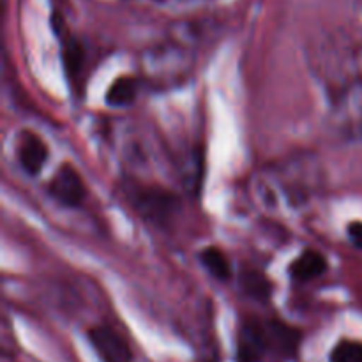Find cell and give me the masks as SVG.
Returning a JSON list of instances; mask_svg holds the SVG:
<instances>
[{"mask_svg":"<svg viewBox=\"0 0 362 362\" xmlns=\"http://www.w3.org/2000/svg\"><path fill=\"white\" fill-rule=\"evenodd\" d=\"M269 356L271 354H269L267 324L258 320L243 322L237 336V361L262 362Z\"/></svg>","mask_w":362,"mask_h":362,"instance_id":"cell-1","label":"cell"},{"mask_svg":"<svg viewBox=\"0 0 362 362\" xmlns=\"http://www.w3.org/2000/svg\"><path fill=\"white\" fill-rule=\"evenodd\" d=\"M87 338L103 362H133L129 345L113 329L105 325L92 327L87 331Z\"/></svg>","mask_w":362,"mask_h":362,"instance_id":"cell-2","label":"cell"},{"mask_svg":"<svg viewBox=\"0 0 362 362\" xmlns=\"http://www.w3.org/2000/svg\"><path fill=\"white\" fill-rule=\"evenodd\" d=\"M49 194L64 207H80L85 200V186L80 173L71 165H62L48 186Z\"/></svg>","mask_w":362,"mask_h":362,"instance_id":"cell-3","label":"cell"},{"mask_svg":"<svg viewBox=\"0 0 362 362\" xmlns=\"http://www.w3.org/2000/svg\"><path fill=\"white\" fill-rule=\"evenodd\" d=\"M269 336V354L279 362L296 359L300 346V331L290 327L285 322H265Z\"/></svg>","mask_w":362,"mask_h":362,"instance_id":"cell-4","label":"cell"},{"mask_svg":"<svg viewBox=\"0 0 362 362\" xmlns=\"http://www.w3.org/2000/svg\"><path fill=\"white\" fill-rule=\"evenodd\" d=\"M18 161L23 166L25 172L28 175H37L45 163L48 161V147L45 141L37 136V134L30 133V131H23L18 136Z\"/></svg>","mask_w":362,"mask_h":362,"instance_id":"cell-5","label":"cell"},{"mask_svg":"<svg viewBox=\"0 0 362 362\" xmlns=\"http://www.w3.org/2000/svg\"><path fill=\"white\" fill-rule=\"evenodd\" d=\"M136 204L145 216L152 219H163L170 216L175 207V198L159 189H141L136 197Z\"/></svg>","mask_w":362,"mask_h":362,"instance_id":"cell-6","label":"cell"},{"mask_svg":"<svg viewBox=\"0 0 362 362\" xmlns=\"http://www.w3.org/2000/svg\"><path fill=\"white\" fill-rule=\"evenodd\" d=\"M327 271V260L322 253L315 250H306L297 260L292 262L288 272L296 281H311L320 278Z\"/></svg>","mask_w":362,"mask_h":362,"instance_id":"cell-7","label":"cell"},{"mask_svg":"<svg viewBox=\"0 0 362 362\" xmlns=\"http://www.w3.org/2000/svg\"><path fill=\"white\" fill-rule=\"evenodd\" d=\"M138 95V81L134 78L124 76L119 78L112 83V87L106 92V103L115 108H124V106L133 105Z\"/></svg>","mask_w":362,"mask_h":362,"instance_id":"cell-8","label":"cell"},{"mask_svg":"<svg viewBox=\"0 0 362 362\" xmlns=\"http://www.w3.org/2000/svg\"><path fill=\"white\" fill-rule=\"evenodd\" d=\"M200 262L216 279L219 281H228L232 278V267H230L228 258L225 257L218 247H205L200 251Z\"/></svg>","mask_w":362,"mask_h":362,"instance_id":"cell-9","label":"cell"},{"mask_svg":"<svg viewBox=\"0 0 362 362\" xmlns=\"http://www.w3.org/2000/svg\"><path fill=\"white\" fill-rule=\"evenodd\" d=\"M243 290L247 293V296L255 297V299L267 300L271 297V283L260 272H246L243 276Z\"/></svg>","mask_w":362,"mask_h":362,"instance_id":"cell-10","label":"cell"},{"mask_svg":"<svg viewBox=\"0 0 362 362\" xmlns=\"http://www.w3.org/2000/svg\"><path fill=\"white\" fill-rule=\"evenodd\" d=\"M62 60H64V67H66L67 74H69L71 78L76 76L81 64H83V48H81L80 42H78L74 37H69L64 41Z\"/></svg>","mask_w":362,"mask_h":362,"instance_id":"cell-11","label":"cell"},{"mask_svg":"<svg viewBox=\"0 0 362 362\" xmlns=\"http://www.w3.org/2000/svg\"><path fill=\"white\" fill-rule=\"evenodd\" d=\"M331 362H362V343L343 339L332 349Z\"/></svg>","mask_w":362,"mask_h":362,"instance_id":"cell-12","label":"cell"},{"mask_svg":"<svg viewBox=\"0 0 362 362\" xmlns=\"http://www.w3.org/2000/svg\"><path fill=\"white\" fill-rule=\"evenodd\" d=\"M349 237L359 250H362V221H354L349 225Z\"/></svg>","mask_w":362,"mask_h":362,"instance_id":"cell-13","label":"cell"}]
</instances>
